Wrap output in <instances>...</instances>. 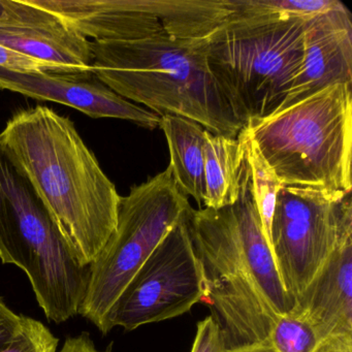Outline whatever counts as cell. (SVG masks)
Listing matches in <instances>:
<instances>
[{"mask_svg":"<svg viewBox=\"0 0 352 352\" xmlns=\"http://www.w3.org/2000/svg\"><path fill=\"white\" fill-rule=\"evenodd\" d=\"M224 352H276L271 345L261 344V345L249 346V347L236 348V349H226Z\"/></svg>","mask_w":352,"mask_h":352,"instance_id":"cell-25","label":"cell"},{"mask_svg":"<svg viewBox=\"0 0 352 352\" xmlns=\"http://www.w3.org/2000/svg\"><path fill=\"white\" fill-rule=\"evenodd\" d=\"M206 41L154 36L91 42L92 73L115 94L158 116L184 117L213 135L238 138L245 125L210 71Z\"/></svg>","mask_w":352,"mask_h":352,"instance_id":"cell-3","label":"cell"},{"mask_svg":"<svg viewBox=\"0 0 352 352\" xmlns=\"http://www.w3.org/2000/svg\"><path fill=\"white\" fill-rule=\"evenodd\" d=\"M294 311L313 325L320 342L333 336L352 335V226L342 232Z\"/></svg>","mask_w":352,"mask_h":352,"instance_id":"cell-13","label":"cell"},{"mask_svg":"<svg viewBox=\"0 0 352 352\" xmlns=\"http://www.w3.org/2000/svg\"><path fill=\"white\" fill-rule=\"evenodd\" d=\"M245 129L238 138L205 129L206 199L204 208L219 210L236 203L245 158Z\"/></svg>","mask_w":352,"mask_h":352,"instance_id":"cell-15","label":"cell"},{"mask_svg":"<svg viewBox=\"0 0 352 352\" xmlns=\"http://www.w3.org/2000/svg\"><path fill=\"white\" fill-rule=\"evenodd\" d=\"M170 151V168L183 195L193 197L199 207L206 199L205 129L195 121L174 115L160 117Z\"/></svg>","mask_w":352,"mask_h":352,"instance_id":"cell-14","label":"cell"},{"mask_svg":"<svg viewBox=\"0 0 352 352\" xmlns=\"http://www.w3.org/2000/svg\"><path fill=\"white\" fill-rule=\"evenodd\" d=\"M186 218L203 269L204 302L213 308L226 349L271 345L275 323L296 304L263 234L246 155L236 203L219 210L190 208Z\"/></svg>","mask_w":352,"mask_h":352,"instance_id":"cell-1","label":"cell"},{"mask_svg":"<svg viewBox=\"0 0 352 352\" xmlns=\"http://www.w3.org/2000/svg\"><path fill=\"white\" fill-rule=\"evenodd\" d=\"M0 89L36 100L57 102L91 118L131 121L144 129L160 127V116L125 100L100 81L46 72H20L0 67Z\"/></svg>","mask_w":352,"mask_h":352,"instance_id":"cell-11","label":"cell"},{"mask_svg":"<svg viewBox=\"0 0 352 352\" xmlns=\"http://www.w3.org/2000/svg\"><path fill=\"white\" fill-rule=\"evenodd\" d=\"M304 47L302 69L275 114L325 88L352 85V19L345 5L307 20Z\"/></svg>","mask_w":352,"mask_h":352,"instance_id":"cell-12","label":"cell"},{"mask_svg":"<svg viewBox=\"0 0 352 352\" xmlns=\"http://www.w3.org/2000/svg\"><path fill=\"white\" fill-rule=\"evenodd\" d=\"M187 212L121 292L107 316L104 336L115 327L131 331L175 318L205 300L203 269L189 234Z\"/></svg>","mask_w":352,"mask_h":352,"instance_id":"cell-9","label":"cell"},{"mask_svg":"<svg viewBox=\"0 0 352 352\" xmlns=\"http://www.w3.org/2000/svg\"><path fill=\"white\" fill-rule=\"evenodd\" d=\"M314 352H352V335L327 338L320 342Z\"/></svg>","mask_w":352,"mask_h":352,"instance_id":"cell-24","label":"cell"},{"mask_svg":"<svg viewBox=\"0 0 352 352\" xmlns=\"http://www.w3.org/2000/svg\"><path fill=\"white\" fill-rule=\"evenodd\" d=\"M3 13V0H0V15Z\"/></svg>","mask_w":352,"mask_h":352,"instance_id":"cell-26","label":"cell"},{"mask_svg":"<svg viewBox=\"0 0 352 352\" xmlns=\"http://www.w3.org/2000/svg\"><path fill=\"white\" fill-rule=\"evenodd\" d=\"M170 168L121 197L115 232L89 267L79 314L104 335L107 316L131 278L190 208Z\"/></svg>","mask_w":352,"mask_h":352,"instance_id":"cell-7","label":"cell"},{"mask_svg":"<svg viewBox=\"0 0 352 352\" xmlns=\"http://www.w3.org/2000/svg\"><path fill=\"white\" fill-rule=\"evenodd\" d=\"M352 226L350 192L282 186L271 228V250L280 279L294 304Z\"/></svg>","mask_w":352,"mask_h":352,"instance_id":"cell-8","label":"cell"},{"mask_svg":"<svg viewBox=\"0 0 352 352\" xmlns=\"http://www.w3.org/2000/svg\"><path fill=\"white\" fill-rule=\"evenodd\" d=\"M307 20L236 14L206 41L210 71L245 127L273 116L292 89Z\"/></svg>","mask_w":352,"mask_h":352,"instance_id":"cell-4","label":"cell"},{"mask_svg":"<svg viewBox=\"0 0 352 352\" xmlns=\"http://www.w3.org/2000/svg\"><path fill=\"white\" fill-rule=\"evenodd\" d=\"M0 149L90 267L116 230L121 197L75 123L48 107L19 111L0 133Z\"/></svg>","mask_w":352,"mask_h":352,"instance_id":"cell-2","label":"cell"},{"mask_svg":"<svg viewBox=\"0 0 352 352\" xmlns=\"http://www.w3.org/2000/svg\"><path fill=\"white\" fill-rule=\"evenodd\" d=\"M0 67L11 71L50 73L46 65L3 46H0Z\"/></svg>","mask_w":352,"mask_h":352,"instance_id":"cell-21","label":"cell"},{"mask_svg":"<svg viewBox=\"0 0 352 352\" xmlns=\"http://www.w3.org/2000/svg\"><path fill=\"white\" fill-rule=\"evenodd\" d=\"M226 349L223 333L215 317L211 315L199 321L191 352H224Z\"/></svg>","mask_w":352,"mask_h":352,"instance_id":"cell-20","label":"cell"},{"mask_svg":"<svg viewBox=\"0 0 352 352\" xmlns=\"http://www.w3.org/2000/svg\"><path fill=\"white\" fill-rule=\"evenodd\" d=\"M112 349L113 343H111L104 351L96 349L89 333L83 331L77 337H67L59 352H112Z\"/></svg>","mask_w":352,"mask_h":352,"instance_id":"cell-23","label":"cell"},{"mask_svg":"<svg viewBox=\"0 0 352 352\" xmlns=\"http://www.w3.org/2000/svg\"><path fill=\"white\" fill-rule=\"evenodd\" d=\"M21 315L14 313L0 298V352L9 347L19 331Z\"/></svg>","mask_w":352,"mask_h":352,"instance_id":"cell-22","label":"cell"},{"mask_svg":"<svg viewBox=\"0 0 352 352\" xmlns=\"http://www.w3.org/2000/svg\"><path fill=\"white\" fill-rule=\"evenodd\" d=\"M343 5L338 0H238L242 16L277 15L302 19H311Z\"/></svg>","mask_w":352,"mask_h":352,"instance_id":"cell-17","label":"cell"},{"mask_svg":"<svg viewBox=\"0 0 352 352\" xmlns=\"http://www.w3.org/2000/svg\"><path fill=\"white\" fill-rule=\"evenodd\" d=\"M245 129L283 186L352 191V85L325 88Z\"/></svg>","mask_w":352,"mask_h":352,"instance_id":"cell-5","label":"cell"},{"mask_svg":"<svg viewBox=\"0 0 352 352\" xmlns=\"http://www.w3.org/2000/svg\"><path fill=\"white\" fill-rule=\"evenodd\" d=\"M0 46L46 65L51 74L94 77L91 42L32 0H3Z\"/></svg>","mask_w":352,"mask_h":352,"instance_id":"cell-10","label":"cell"},{"mask_svg":"<svg viewBox=\"0 0 352 352\" xmlns=\"http://www.w3.org/2000/svg\"><path fill=\"white\" fill-rule=\"evenodd\" d=\"M245 142V155L250 170L252 192L255 204L261 217V228L267 244L271 247V228L275 212L278 193L283 185L281 184L271 166L261 155L258 147L251 139L247 129Z\"/></svg>","mask_w":352,"mask_h":352,"instance_id":"cell-16","label":"cell"},{"mask_svg":"<svg viewBox=\"0 0 352 352\" xmlns=\"http://www.w3.org/2000/svg\"><path fill=\"white\" fill-rule=\"evenodd\" d=\"M0 261L26 274L48 321L58 324L79 314L89 267L80 263L30 181L1 149Z\"/></svg>","mask_w":352,"mask_h":352,"instance_id":"cell-6","label":"cell"},{"mask_svg":"<svg viewBox=\"0 0 352 352\" xmlns=\"http://www.w3.org/2000/svg\"><path fill=\"white\" fill-rule=\"evenodd\" d=\"M58 338L41 321L21 315L17 335L3 352H56Z\"/></svg>","mask_w":352,"mask_h":352,"instance_id":"cell-19","label":"cell"},{"mask_svg":"<svg viewBox=\"0 0 352 352\" xmlns=\"http://www.w3.org/2000/svg\"><path fill=\"white\" fill-rule=\"evenodd\" d=\"M276 352H314L320 344L313 325L294 310L280 317L270 337Z\"/></svg>","mask_w":352,"mask_h":352,"instance_id":"cell-18","label":"cell"}]
</instances>
